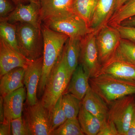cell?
<instances>
[{
  "label": "cell",
  "instance_id": "1",
  "mask_svg": "<svg viewBox=\"0 0 135 135\" xmlns=\"http://www.w3.org/2000/svg\"><path fill=\"white\" fill-rule=\"evenodd\" d=\"M41 29L43 39V60L42 72L38 88L39 97L43 95L49 76L69 38L66 35L54 31L42 23Z\"/></svg>",
  "mask_w": 135,
  "mask_h": 135
},
{
  "label": "cell",
  "instance_id": "2",
  "mask_svg": "<svg viewBox=\"0 0 135 135\" xmlns=\"http://www.w3.org/2000/svg\"><path fill=\"white\" fill-rule=\"evenodd\" d=\"M90 86L107 104L122 98L135 95V83L109 75L91 77Z\"/></svg>",
  "mask_w": 135,
  "mask_h": 135
},
{
  "label": "cell",
  "instance_id": "3",
  "mask_svg": "<svg viewBox=\"0 0 135 135\" xmlns=\"http://www.w3.org/2000/svg\"><path fill=\"white\" fill-rule=\"evenodd\" d=\"M71 77L66 63L64 48L49 76L41 101L49 111L65 93Z\"/></svg>",
  "mask_w": 135,
  "mask_h": 135
},
{
  "label": "cell",
  "instance_id": "4",
  "mask_svg": "<svg viewBox=\"0 0 135 135\" xmlns=\"http://www.w3.org/2000/svg\"><path fill=\"white\" fill-rule=\"evenodd\" d=\"M17 39L20 51L31 60L41 57L43 48L41 30L26 23H16Z\"/></svg>",
  "mask_w": 135,
  "mask_h": 135
},
{
  "label": "cell",
  "instance_id": "5",
  "mask_svg": "<svg viewBox=\"0 0 135 135\" xmlns=\"http://www.w3.org/2000/svg\"><path fill=\"white\" fill-rule=\"evenodd\" d=\"M42 23L54 31L66 35L70 38L82 39L93 32L81 18L73 12L50 18Z\"/></svg>",
  "mask_w": 135,
  "mask_h": 135
},
{
  "label": "cell",
  "instance_id": "6",
  "mask_svg": "<svg viewBox=\"0 0 135 135\" xmlns=\"http://www.w3.org/2000/svg\"><path fill=\"white\" fill-rule=\"evenodd\" d=\"M109 119L116 125L119 135H127L135 109L133 95L117 99L110 105Z\"/></svg>",
  "mask_w": 135,
  "mask_h": 135
},
{
  "label": "cell",
  "instance_id": "7",
  "mask_svg": "<svg viewBox=\"0 0 135 135\" xmlns=\"http://www.w3.org/2000/svg\"><path fill=\"white\" fill-rule=\"evenodd\" d=\"M25 106L23 118L30 135H51L49 111L41 101Z\"/></svg>",
  "mask_w": 135,
  "mask_h": 135
},
{
  "label": "cell",
  "instance_id": "8",
  "mask_svg": "<svg viewBox=\"0 0 135 135\" xmlns=\"http://www.w3.org/2000/svg\"><path fill=\"white\" fill-rule=\"evenodd\" d=\"M79 64L89 78L95 77L100 72L102 65L99 61L96 33L94 32L88 34L81 40Z\"/></svg>",
  "mask_w": 135,
  "mask_h": 135
},
{
  "label": "cell",
  "instance_id": "9",
  "mask_svg": "<svg viewBox=\"0 0 135 135\" xmlns=\"http://www.w3.org/2000/svg\"><path fill=\"white\" fill-rule=\"evenodd\" d=\"M121 39L117 28L108 25L103 26L96 34L99 61L102 65L112 58Z\"/></svg>",
  "mask_w": 135,
  "mask_h": 135
},
{
  "label": "cell",
  "instance_id": "10",
  "mask_svg": "<svg viewBox=\"0 0 135 135\" xmlns=\"http://www.w3.org/2000/svg\"><path fill=\"white\" fill-rule=\"evenodd\" d=\"M40 9L41 2L20 4L17 5L13 12L2 21L12 24L26 23L41 29L42 22L41 20Z\"/></svg>",
  "mask_w": 135,
  "mask_h": 135
},
{
  "label": "cell",
  "instance_id": "11",
  "mask_svg": "<svg viewBox=\"0 0 135 135\" xmlns=\"http://www.w3.org/2000/svg\"><path fill=\"white\" fill-rule=\"evenodd\" d=\"M32 61L0 38V76L18 67L26 68Z\"/></svg>",
  "mask_w": 135,
  "mask_h": 135
},
{
  "label": "cell",
  "instance_id": "12",
  "mask_svg": "<svg viewBox=\"0 0 135 135\" xmlns=\"http://www.w3.org/2000/svg\"><path fill=\"white\" fill-rule=\"evenodd\" d=\"M43 56L32 61L27 68L24 78V83L27 90L26 104L33 105L38 102V94L40 80L42 72Z\"/></svg>",
  "mask_w": 135,
  "mask_h": 135
},
{
  "label": "cell",
  "instance_id": "13",
  "mask_svg": "<svg viewBox=\"0 0 135 135\" xmlns=\"http://www.w3.org/2000/svg\"><path fill=\"white\" fill-rule=\"evenodd\" d=\"M99 75H109L135 83V65L112 58L102 65Z\"/></svg>",
  "mask_w": 135,
  "mask_h": 135
},
{
  "label": "cell",
  "instance_id": "14",
  "mask_svg": "<svg viewBox=\"0 0 135 135\" xmlns=\"http://www.w3.org/2000/svg\"><path fill=\"white\" fill-rule=\"evenodd\" d=\"M27 91L22 87L3 97L4 120L11 122L22 116Z\"/></svg>",
  "mask_w": 135,
  "mask_h": 135
},
{
  "label": "cell",
  "instance_id": "15",
  "mask_svg": "<svg viewBox=\"0 0 135 135\" xmlns=\"http://www.w3.org/2000/svg\"><path fill=\"white\" fill-rule=\"evenodd\" d=\"M118 0H98L90 28L96 34L107 25L116 10Z\"/></svg>",
  "mask_w": 135,
  "mask_h": 135
},
{
  "label": "cell",
  "instance_id": "16",
  "mask_svg": "<svg viewBox=\"0 0 135 135\" xmlns=\"http://www.w3.org/2000/svg\"><path fill=\"white\" fill-rule=\"evenodd\" d=\"M81 104L87 111L103 122L109 118L108 104L90 86L81 101Z\"/></svg>",
  "mask_w": 135,
  "mask_h": 135
},
{
  "label": "cell",
  "instance_id": "17",
  "mask_svg": "<svg viewBox=\"0 0 135 135\" xmlns=\"http://www.w3.org/2000/svg\"><path fill=\"white\" fill-rule=\"evenodd\" d=\"M74 1V0H42L40 9L42 22L50 18L60 16L73 12Z\"/></svg>",
  "mask_w": 135,
  "mask_h": 135
},
{
  "label": "cell",
  "instance_id": "18",
  "mask_svg": "<svg viewBox=\"0 0 135 135\" xmlns=\"http://www.w3.org/2000/svg\"><path fill=\"white\" fill-rule=\"evenodd\" d=\"M89 78L82 66L79 64L73 73L66 92L64 93L72 94L82 101L90 86Z\"/></svg>",
  "mask_w": 135,
  "mask_h": 135
},
{
  "label": "cell",
  "instance_id": "19",
  "mask_svg": "<svg viewBox=\"0 0 135 135\" xmlns=\"http://www.w3.org/2000/svg\"><path fill=\"white\" fill-rule=\"evenodd\" d=\"M26 69L23 67L16 68L1 77V96L5 97L18 89L24 87V78Z\"/></svg>",
  "mask_w": 135,
  "mask_h": 135
},
{
  "label": "cell",
  "instance_id": "20",
  "mask_svg": "<svg viewBox=\"0 0 135 135\" xmlns=\"http://www.w3.org/2000/svg\"><path fill=\"white\" fill-rule=\"evenodd\" d=\"M81 40L69 38L65 46L66 63L68 73L71 78L79 64Z\"/></svg>",
  "mask_w": 135,
  "mask_h": 135
},
{
  "label": "cell",
  "instance_id": "21",
  "mask_svg": "<svg viewBox=\"0 0 135 135\" xmlns=\"http://www.w3.org/2000/svg\"><path fill=\"white\" fill-rule=\"evenodd\" d=\"M78 119L83 131L86 135H97L103 122L87 111L82 104Z\"/></svg>",
  "mask_w": 135,
  "mask_h": 135
},
{
  "label": "cell",
  "instance_id": "22",
  "mask_svg": "<svg viewBox=\"0 0 135 135\" xmlns=\"http://www.w3.org/2000/svg\"><path fill=\"white\" fill-rule=\"evenodd\" d=\"M98 0H74L73 12L84 20L90 28Z\"/></svg>",
  "mask_w": 135,
  "mask_h": 135
},
{
  "label": "cell",
  "instance_id": "23",
  "mask_svg": "<svg viewBox=\"0 0 135 135\" xmlns=\"http://www.w3.org/2000/svg\"><path fill=\"white\" fill-rule=\"evenodd\" d=\"M135 16V0H127L116 10L107 25L116 27L123 21Z\"/></svg>",
  "mask_w": 135,
  "mask_h": 135
},
{
  "label": "cell",
  "instance_id": "24",
  "mask_svg": "<svg viewBox=\"0 0 135 135\" xmlns=\"http://www.w3.org/2000/svg\"><path fill=\"white\" fill-rule=\"evenodd\" d=\"M112 58L135 65V44L128 40L121 38Z\"/></svg>",
  "mask_w": 135,
  "mask_h": 135
},
{
  "label": "cell",
  "instance_id": "25",
  "mask_svg": "<svg viewBox=\"0 0 135 135\" xmlns=\"http://www.w3.org/2000/svg\"><path fill=\"white\" fill-rule=\"evenodd\" d=\"M0 38L4 40L12 48L21 53L18 44L16 24L11 23L6 21H1Z\"/></svg>",
  "mask_w": 135,
  "mask_h": 135
},
{
  "label": "cell",
  "instance_id": "26",
  "mask_svg": "<svg viewBox=\"0 0 135 135\" xmlns=\"http://www.w3.org/2000/svg\"><path fill=\"white\" fill-rule=\"evenodd\" d=\"M62 105L67 119L77 118L81 105V101L69 93L62 97Z\"/></svg>",
  "mask_w": 135,
  "mask_h": 135
},
{
  "label": "cell",
  "instance_id": "27",
  "mask_svg": "<svg viewBox=\"0 0 135 135\" xmlns=\"http://www.w3.org/2000/svg\"><path fill=\"white\" fill-rule=\"evenodd\" d=\"M62 95L60 97L55 105L49 111L51 132L64 123L67 119L62 105Z\"/></svg>",
  "mask_w": 135,
  "mask_h": 135
},
{
  "label": "cell",
  "instance_id": "28",
  "mask_svg": "<svg viewBox=\"0 0 135 135\" xmlns=\"http://www.w3.org/2000/svg\"><path fill=\"white\" fill-rule=\"evenodd\" d=\"M84 135L77 118L67 119L51 134V135Z\"/></svg>",
  "mask_w": 135,
  "mask_h": 135
},
{
  "label": "cell",
  "instance_id": "29",
  "mask_svg": "<svg viewBox=\"0 0 135 135\" xmlns=\"http://www.w3.org/2000/svg\"><path fill=\"white\" fill-rule=\"evenodd\" d=\"M11 126L12 135H30L22 116L12 120Z\"/></svg>",
  "mask_w": 135,
  "mask_h": 135
},
{
  "label": "cell",
  "instance_id": "30",
  "mask_svg": "<svg viewBox=\"0 0 135 135\" xmlns=\"http://www.w3.org/2000/svg\"><path fill=\"white\" fill-rule=\"evenodd\" d=\"M16 6L11 0H0V20H4L16 8Z\"/></svg>",
  "mask_w": 135,
  "mask_h": 135
},
{
  "label": "cell",
  "instance_id": "31",
  "mask_svg": "<svg viewBox=\"0 0 135 135\" xmlns=\"http://www.w3.org/2000/svg\"><path fill=\"white\" fill-rule=\"evenodd\" d=\"M97 135H119L115 124L108 118L103 122Z\"/></svg>",
  "mask_w": 135,
  "mask_h": 135
},
{
  "label": "cell",
  "instance_id": "32",
  "mask_svg": "<svg viewBox=\"0 0 135 135\" xmlns=\"http://www.w3.org/2000/svg\"><path fill=\"white\" fill-rule=\"evenodd\" d=\"M116 28L120 34L121 38L126 39L135 44V26L120 25Z\"/></svg>",
  "mask_w": 135,
  "mask_h": 135
},
{
  "label": "cell",
  "instance_id": "33",
  "mask_svg": "<svg viewBox=\"0 0 135 135\" xmlns=\"http://www.w3.org/2000/svg\"><path fill=\"white\" fill-rule=\"evenodd\" d=\"M0 135H12L11 121L4 120L2 123H1Z\"/></svg>",
  "mask_w": 135,
  "mask_h": 135
},
{
  "label": "cell",
  "instance_id": "34",
  "mask_svg": "<svg viewBox=\"0 0 135 135\" xmlns=\"http://www.w3.org/2000/svg\"><path fill=\"white\" fill-rule=\"evenodd\" d=\"M127 135H135V109Z\"/></svg>",
  "mask_w": 135,
  "mask_h": 135
},
{
  "label": "cell",
  "instance_id": "35",
  "mask_svg": "<svg viewBox=\"0 0 135 135\" xmlns=\"http://www.w3.org/2000/svg\"><path fill=\"white\" fill-rule=\"evenodd\" d=\"M120 25L124 26H135V16L126 20Z\"/></svg>",
  "mask_w": 135,
  "mask_h": 135
},
{
  "label": "cell",
  "instance_id": "36",
  "mask_svg": "<svg viewBox=\"0 0 135 135\" xmlns=\"http://www.w3.org/2000/svg\"><path fill=\"white\" fill-rule=\"evenodd\" d=\"M5 120L4 107H3V97H0V122L2 123Z\"/></svg>",
  "mask_w": 135,
  "mask_h": 135
},
{
  "label": "cell",
  "instance_id": "37",
  "mask_svg": "<svg viewBox=\"0 0 135 135\" xmlns=\"http://www.w3.org/2000/svg\"><path fill=\"white\" fill-rule=\"evenodd\" d=\"M11 1L15 3V5H17L20 4H26L29 2V0H11Z\"/></svg>",
  "mask_w": 135,
  "mask_h": 135
},
{
  "label": "cell",
  "instance_id": "38",
  "mask_svg": "<svg viewBox=\"0 0 135 135\" xmlns=\"http://www.w3.org/2000/svg\"><path fill=\"white\" fill-rule=\"evenodd\" d=\"M127 0H118L117 2V5H116V10L118 9L121 6H122L123 3H124Z\"/></svg>",
  "mask_w": 135,
  "mask_h": 135
},
{
  "label": "cell",
  "instance_id": "39",
  "mask_svg": "<svg viewBox=\"0 0 135 135\" xmlns=\"http://www.w3.org/2000/svg\"><path fill=\"white\" fill-rule=\"evenodd\" d=\"M29 2L40 3L42 0H29Z\"/></svg>",
  "mask_w": 135,
  "mask_h": 135
}]
</instances>
